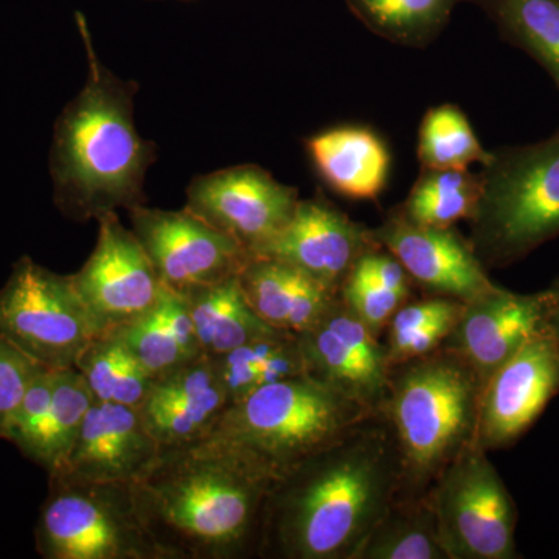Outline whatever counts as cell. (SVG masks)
Masks as SVG:
<instances>
[{
    "mask_svg": "<svg viewBox=\"0 0 559 559\" xmlns=\"http://www.w3.org/2000/svg\"><path fill=\"white\" fill-rule=\"evenodd\" d=\"M400 485L392 426L374 412L272 484L259 557L356 559Z\"/></svg>",
    "mask_w": 559,
    "mask_h": 559,
    "instance_id": "1",
    "label": "cell"
},
{
    "mask_svg": "<svg viewBox=\"0 0 559 559\" xmlns=\"http://www.w3.org/2000/svg\"><path fill=\"white\" fill-rule=\"evenodd\" d=\"M272 484L194 441L160 450L132 492L165 559H238L260 554Z\"/></svg>",
    "mask_w": 559,
    "mask_h": 559,
    "instance_id": "2",
    "label": "cell"
},
{
    "mask_svg": "<svg viewBox=\"0 0 559 559\" xmlns=\"http://www.w3.org/2000/svg\"><path fill=\"white\" fill-rule=\"evenodd\" d=\"M76 24L86 51L87 79L58 121L51 175L62 213L90 221L145 202L143 187L156 148L135 128L138 83L105 68L83 13H76Z\"/></svg>",
    "mask_w": 559,
    "mask_h": 559,
    "instance_id": "3",
    "label": "cell"
},
{
    "mask_svg": "<svg viewBox=\"0 0 559 559\" xmlns=\"http://www.w3.org/2000/svg\"><path fill=\"white\" fill-rule=\"evenodd\" d=\"M371 414L341 390L305 373L229 404L200 441L277 481Z\"/></svg>",
    "mask_w": 559,
    "mask_h": 559,
    "instance_id": "4",
    "label": "cell"
},
{
    "mask_svg": "<svg viewBox=\"0 0 559 559\" xmlns=\"http://www.w3.org/2000/svg\"><path fill=\"white\" fill-rule=\"evenodd\" d=\"M481 388L447 348L392 367L382 414L401 459L399 498L428 495L441 471L476 440Z\"/></svg>",
    "mask_w": 559,
    "mask_h": 559,
    "instance_id": "5",
    "label": "cell"
},
{
    "mask_svg": "<svg viewBox=\"0 0 559 559\" xmlns=\"http://www.w3.org/2000/svg\"><path fill=\"white\" fill-rule=\"evenodd\" d=\"M469 241L485 270H506L559 237V130L489 151Z\"/></svg>",
    "mask_w": 559,
    "mask_h": 559,
    "instance_id": "6",
    "label": "cell"
},
{
    "mask_svg": "<svg viewBox=\"0 0 559 559\" xmlns=\"http://www.w3.org/2000/svg\"><path fill=\"white\" fill-rule=\"evenodd\" d=\"M35 539L46 559H165L143 524L132 485L50 479Z\"/></svg>",
    "mask_w": 559,
    "mask_h": 559,
    "instance_id": "7",
    "label": "cell"
},
{
    "mask_svg": "<svg viewBox=\"0 0 559 559\" xmlns=\"http://www.w3.org/2000/svg\"><path fill=\"white\" fill-rule=\"evenodd\" d=\"M489 452L471 441L429 489L450 559H518V507Z\"/></svg>",
    "mask_w": 559,
    "mask_h": 559,
    "instance_id": "8",
    "label": "cell"
},
{
    "mask_svg": "<svg viewBox=\"0 0 559 559\" xmlns=\"http://www.w3.org/2000/svg\"><path fill=\"white\" fill-rule=\"evenodd\" d=\"M98 336L70 275L55 274L28 257L14 264L0 289V337L50 370L75 369Z\"/></svg>",
    "mask_w": 559,
    "mask_h": 559,
    "instance_id": "9",
    "label": "cell"
},
{
    "mask_svg": "<svg viewBox=\"0 0 559 559\" xmlns=\"http://www.w3.org/2000/svg\"><path fill=\"white\" fill-rule=\"evenodd\" d=\"M299 202V190L246 164L191 180L186 209L255 255L288 226Z\"/></svg>",
    "mask_w": 559,
    "mask_h": 559,
    "instance_id": "10",
    "label": "cell"
},
{
    "mask_svg": "<svg viewBox=\"0 0 559 559\" xmlns=\"http://www.w3.org/2000/svg\"><path fill=\"white\" fill-rule=\"evenodd\" d=\"M132 231L150 257L162 285L176 293L213 285L240 274L248 250L190 210H128Z\"/></svg>",
    "mask_w": 559,
    "mask_h": 559,
    "instance_id": "11",
    "label": "cell"
},
{
    "mask_svg": "<svg viewBox=\"0 0 559 559\" xmlns=\"http://www.w3.org/2000/svg\"><path fill=\"white\" fill-rule=\"evenodd\" d=\"M94 252L72 277L97 333H106L142 318L159 300L162 285L150 257L117 212L98 218Z\"/></svg>",
    "mask_w": 559,
    "mask_h": 559,
    "instance_id": "12",
    "label": "cell"
},
{
    "mask_svg": "<svg viewBox=\"0 0 559 559\" xmlns=\"http://www.w3.org/2000/svg\"><path fill=\"white\" fill-rule=\"evenodd\" d=\"M299 341L308 374L367 409H382L392 371L384 341L374 336L340 296L299 333Z\"/></svg>",
    "mask_w": 559,
    "mask_h": 559,
    "instance_id": "13",
    "label": "cell"
},
{
    "mask_svg": "<svg viewBox=\"0 0 559 559\" xmlns=\"http://www.w3.org/2000/svg\"><path fill=\"white\" fill-rule=\"evenodd\" d=\"M559 393V349L549 330L522 345L480 393L477 443L485 451L513 447Z\"/></svg>",
    "mask_w": 559,
    "mask_h": 559,
    "instance_id": "14",
    "label": "cell"
},
{
    "mask_svg": "<svg viewBox=\"0 0 559 559\" xmlns=\"http://www.w3.org/2000/svg\"><path fill=\"white\" fill-rule=\"evenodd\" d=\"M371 235L400 261L414 285L430 296L466 304L496 286L469 238L455 227L419 226L393 207Z\"/></svg>",
    "mask_w": 559,
    "mask_h": 559,
    "instance_id": "15",
    "label": "cell"
},
{
    "mask_svg": "<svg viewBox=\"0 0 559 559\" xmlns=\"http://www.w3.org/2000/svg\"><path fill=\"white\" fill-rule=\"evenodd\" d=\"M547 290L520 294L496 285L466 301L443 348L468 364L480 388L525 342L547 329Z\"/></svg>",
    "mask_w": 559,
    "mask_h": 559,
    "instance_id": "16",
    "label": "cell"
},
{
    "mask_svg": "<svg viewBox=\"0 0 559 559\" xmlns=\"http://www.w3.org/2000/svg\"><path fill=\"white\" fill-rule=\"evenodd\" d=\"M160 450L138 407L95 401L64 465L49 479L132 485L153 465Z\"/></svg>",
    "mask_w": 559,
    "mask_h": 559,
    "instance_id": "17",
    "label": "cell"
},
{
    "mask_svg": "<svg viewBox=\"0 0 559 559\" xmlns=\"http://www.w3.org/2000/svg\"><path fill=\"white\" fill-rule=\"evenodd\" d=\"M370 227L356 223L322 193L300 200L282 234L255 255L286 261L340 293L356 261L377 248Z\"/></svg>",
    "mask_w": 559,
    "mask_h": 559,
    "instance_id": "18",
    "label": "cell"
},
{
    "mask_svg": "<svg viewBox=\"0 0 559 559\" xmlns=\"http://www.w3.org/2000/svg\"><path fill=\"white\" fill-rule=\"evenodd\" d=\"M229 404L215 362L204 355L156 378L138 409L164 450L204 439Z\"/></svg>",
    "mask_w": 559,
    "mask_h": 559,
    "instance_id": "19",
    "label": "cell"
},
{
    "mask_svg": "<svg viewBox=\"0 0 559 559\" xmlns=\"http://www.w3.org/2000/svg\"><path fill=\"white\" fill-rule=\"evenodd\" d=\"M238 278L253 311L272 329L290 333L311 326L340 296L307 272L272 257L250 255Z\"/></svg>",
    "mask_w": 559,
    "mask_h": 559,
    "instance_id": "20",
    "label": "cell"
},
{
    "mask_svg": "<svg viewBox=\"0 0 559 559\" xmlns=\"http://www.w3.org/2000/svg\"><path fill=\"white\" fill-rule=\"evenodd\" d=\"M307 150L326 186L341 197L377 201L388 186L389 148L370 128H331L308 139Z\"/></svg>",
    "mask_w": 559,
    "mask_h": 559,
    "instance_id": "21",
    "label": "cell"
},
{
    "mask_svg": "<svg viewBox=\"0 0 559 559\" xmlns=\"http://www.w3.org/2000/svg\"><path fill=\"white\" fill-rule=\"evenodd\" d=\"M179 294L186 299L202 353L210 358L275 330L250 307L238 275Z\"/></svg>",
    "mask_w": 559,
    "mask_h": 559,
    "instance_id": "22",
    "label": "cell"
},
{
    "mask_svg": "<svg viewBox=\"0 0 559 559\" xmlns=\"http://www.w3.org/2000/svg\"><path fill=\"white\" fill-rule=\"evenodd\" d=\"M212 359L230 404L264 385L307 373L299 334L285 330L267 331Z\"/></svg>",
    "mask_w": 559,
    "mask_h": 559,
    "instance_id": "23",
    "label": "cell"
},
{
    "mask_svg": "<svg viewBox=\"0 0 559 559\" xmlns=\"http://www.w3.org/2000/svg\"><path fill=\"white\" fill-rule=\"evenodd\" d=\"M356 559H450L441 544L429 492L396 498L364 540Z\"/></svg>",
    "mask_w": 559,
    "mask_h": 559,
    "instance_id": "24",
    "label": "cell"
},
{
    "mask_svg": "<svg viewBox=\"0 0 559 559\" xmlns=\"http://www.w3.org/2000/svg\"><path fill=\"white\" fill-rule=\"evenodd\" d=\"M500 39L549 73L559 91V0H473Z\"/></svg>",
    "mask_w": 559,
    "mask_h": 559,
    "instance_id": "25",
    "label": "cell"
},
{
    "mask_svg": "<svg viewBox=\"0 0 559 559\" xmlns=\"http://www.w3.org/2000/svg\"><path fill=\"white\" fill-rule=\"evenodd\" d=\"M473 0H345L373 35L399 46L425 49L450 24L460 3Z\"/></svg>",
    "mask_w": 559,
    "mask_h": 559,
    "instance_id": "26",
    "label": "cell"
},
{
    "mask_svg": "<svg viewBox=\"0 0 559 559\" xmlns=\"http://www.w3.org/2000/svg\"><path fill=\"white\" fill-rule=\"evenodd\" d=\"M463 307L465 301L430 294L401 305L382 336L390 366L423 358L443 347Z\"/></svg>",
    "mask_w": 559,
    "mask_h": 559,
    "instance_id": "27",
    "label": "cell"
},
{
    "mask_svg": "<svg viewBox=\"0 0 559 559\" xmlns=\"http://www.w3.org/2000/svg\"><path fill=\"white\" fill-rule=\"evenodd\" d=\"M75 369L83 374L94 400L102 403L139 407L154 381L116 330L98 334Z\"/></svg>",
    "mask_w": 559,
    "mask_h": 559,
    "instance_id": "28",
    "label": "cell"
},
{
    "mask_svg": "<svg viewBox=\"0 0 559 559\" xmlns=\"http://www.w3.org/2000/svg\"><path fill=\"white\" fill-rule=\"evenodd\" d=\"M94 403V395L79 370H55L49 411L25 457L46 469L49 476L58 473Z\"/></svg>",
    "mask_w": 559,
    "mask_h": 559,
    "instance_id": "29",
    "label": "cell"
},
{
    "mask_svg": "<svg viewBox=\"0 0 559 559\" xmlns=\"http://www.w3.org/2000/svg\"><path fill=\"white\" fill-rule=\"evenodd\" d=\"M481 191L480 173L421 168L417 182L396 209L412 223L455 227L476 212Z\"/></svg>",
    "mask_w": 559,
    "mask_h": 559,
    "instance_id": "30",
    "label": "cell"
},
{
    "mask_svg": "<svg viewBox=\"0 0 559 559\" xmlns=\"http://www.w3.org/2000/svg\"><path fill=\"white\" fill-rule=\"evenodd\" d=\"M417 157L429 170H468L489 159L473 124L459 106H433L423 117L418 130Z\"/></svg>",
    "mask_w": 559,
    "mask_h": 559,
    "instance_id": "31",
    "label": "cell"
},
{
    "mask_svg": "<svg viewBox=\"0 0 559 559\" xmlns=\"http://www.w3.org/2000/svg\"><path fill=\"white\" fill-rule=\"evenodd\" d=\"M116 331L154 380L194 360L180 347L165 314L162 294L146 314Z\"/></svg>",
    "mask_w": 559,
    "mask_h": 559,
    "instance_id": "32",
    "label": "cell"
},
{
    "mask_svg": "<svg viewBox=\"0 0 559 559\" xmlns=\"http://www.w3.org/2000/svg\"><path fill=\"white\" fill-rule=\"evenodd\" d=\"M340 297L369 326L371 333L381 340L392 316L401 305L411 300L385 286L362 257L342 283Z\"/></svg>",
    "mask_w": 559,
    "mask_h": 559,
    "instance_id": "33",
    "label": "cell"
},
{
    "mask_svg": "<svg viewBox=\"0 0 559 559\" xmlns=\"http://www.w3.org/2000/svg\"><path fill=\"white\" fill-rule=\"evenodd\" d=\"M53 381L55 370L43 369L36 374L3 436V440L16 444L17 450L24 455L31 450L49 411Z\"/></svg>",
    "mask_w": 559,
    "mask_h": 559,
    "instance_id": "34",
    "label": "cell"
},
{
    "mask_svg": "<svg viewBox=\"0 0 559 559\" xmlns=\"http://www.w3.org/2000/svg\"><path fill=\"white\" fill-rule=\"evenodd\" d=\"M46 367L25 356L0 337V439L3 440L11 417L20 406L28 385Z\"/></svg>",
    "mask_w": 559,
    "mask_h": 559,
    "instance_id": "35",
    "label": "cell"
},
{
    "mask_svg": "<svg viewBox=\"0 0 559 559\" xmlns=\"http://www.w3.org/2000/svg\"><path fill=\"white\" fill-rule=\"evenodd\" d=\"M547 290V330L554 337L555 344L559 349V278L551 282Z\"/></svg>",
    "mask_w": 559,
    "mask_h": 559,
    "instance_id": "36",
    "label": "cell"
},
{
    "mask_svg": "<svg viewBox=\"0 0 559 559\" xmlns=\"http://www.w3.org/2000/svg\"><path fill=\"white\" fill-rule=\"evenodd\" d=\"M175 2L191 3V2H198V0H175Z\"/></svg>",
    "mask_w": 559,
    "mask_h": 559,
    "instance_id": "37",
    "label": "cell"
}]
</instances>
